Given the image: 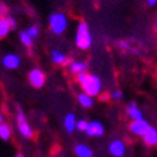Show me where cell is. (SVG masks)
I'll return each instance as SVG.
<instances>
[{
  "label": "cell",
  "mask_w": 157,
  "mask_h": 157,
  "mask_svg": "<svg viewBox=\"0 0 157 157\" xmlns=\"http://www.w3.org/2000/svg\"><path fill=\"white\" fill-rule=\"evenodd\" d=\"M149 126H150V124H149V122H147L146 119H140V121H132L130 124H129V132H130L132 135L142 137V136L144 135V132L147 130V128H149Z\"/></svg>",
  "instance_id": "6"
},
{
  "label": "cell",
  "mask_w": 157,
  "mask_h": 157,
  "mask_svg": "<svg viewBox=\"0 0 157 157\" xmlns=\"http://www.w3.org/2000/svg\"><path fill=\"white\" fill-rule=\"evenodd\" d=\"M16 122H17V130L18 133L24 137V139H33L34 130L31 128V124L29 123L26 115L23 113V110H18L17 116H16Z\"/></svg>",
  "instance_id": "4"
},
{
  "label": "cell",
  "mask_w": 157,
  "mask_h": 157,
  "mask_svg": "<svg viewBox=\"0 0 157 157\" xmlns=\"http://www.w3.org/2000/svg\"><path fill=\"white\" fill-rule=\"evenodd\" d=\"M47 82V75L43 70L40 68H33L29 72V84L34 88V89H41Z\"/></svg>",
  "instance_id": "5"
},
{
  "label": "cell",
  "mask_w": 157,
  "mask_h": 157,
  "mask_svg": "<svg viewBox=\"0 0 157 157\" xmlns=\"http://www.w3.org/2000/svg\"><path fill=\"white\" fill-rule=\"evenodd\" d=\"M85 133H86V136H89V137H101V136H103V133H105V126L98 121H92V122H89Z\"/></svg>",
  "instance_id": "8"
},
{
  "label": "cell",
  "mask_w": 157,
  "mask_h": 157,
  "mask_svg": "<svg viewBox=\"0 0 157 157\" xmlns=\"http://www.w3.org/2000/svg\"><path fill=\"white\" fill-rule=\"evenodd\" d=\"M74 153L77 157H94V153H92L91 147H88L84 143H78L74 147Z\"/></svg>",
  "instance_id": "15"
},
{
  "label": "cell",
  "mask_w": 157,
  "mask_h": 157,
  "mask_svg": "<svg viewBox=\"0 0 157 157\" xmlns=\"http://www.w3.org/2000/svg\"><path fill=\"white\" fill-rule=\"evenodd\" d=\"M142 140L149 147L157 146V129L153 128V126H149L147 130L144 132V135L142 136Z\"/></svg>",
  "instance_id": "10"
},
{
  "label": "cell",
  "mask_w": 157,
  "mask_h": 157,
  "mask_svg": "<svg viewBox=\"0 0 157 157\" xmlns=\"http://www.w3.org/2000/svg\"><path fill=\"white\" fill-rule=\"evenodd\" d=\"M110 98L113 99V101H119V99L123 98V92L119 91V89H115V91L110 92Z\"/></svg>",
  "instance_id": "22"
},
{
  "label": "cell",
  "mask_w": 157,
  "mask_h": 157,
  "mask_svg": "<svg viewBox=\"0 0 157 157\" xmlns=\"http://www.w3.org/2000/svg\"><path fill=\"white\" fill-rule=\"evenodd\" d=\"M14 157H24V156H23V154L21 153H18V154H16V156Z\"/></svg>",
  "instance_id": "27"
},
{
  "label": "cell",
  "mask_w": 157,
  "mask_h": 157,
  "mask_svg": "<svg viewBox=\"0 0 157 157\" xmlns=\"http://www.w3.org/2000/svg\"><path fill=\"white\" fill-rule=\"evenodd\" d=\"M48 26L51 33L55 36H61L67 31L68 29V17L67 14L58 11V13H52L50 17H48Z\"/></svg>",
  "instance_id": "3"
},
{
  "label": "cell",
  "mask_w": 157,
  "mask_h": 157,
  "mask_svg": "<svg viewBox=\"0 0 157 157\" xmlns=\"http://www.w3.org/2000/svg\"><path fill=\"white\" fill-rule=\"evenodd\" d=\"M77 81L79 84L81 89H82V92L91 95L92 98L101 95V92H102V81H101L99 77L89 72H82L79 75H77Z\"/></svg>",
  "instance_id": "1"
},
{
  "label": "cell",
  "mask_w": 157,
  "mask_h": 157,
  "mask_svg": "<svg viewBox=\"0 0 157 157\" xmlns=\"http://www.w3.org/2000/svg\"><path fill=\"white\" fill-rule=\"evenodd\" d=\"M7 20H9V24H10L11 30H14L16 27H17V23H16V20L13 17H7Z\"/></svg>",
  "instance_id": "23"
},
{
  "label": "cell",
  "mask_w": 157,
  "mask_h": 157,
  "mask_svg": "<svg viewBox=\"0 0 157 157\" xmlns=\"http://www.w3.org/2000/svg\"><path fill=\"white\" fill-rule=\"evenodd\" d=\"M2 123H4V116H3V113L0 112V124Z\"/></svg>",
  "instance_id": "25"
},
{
  "label": "cell",
  "mask_w": 157,
  "mask_h": 157,
  "mask_svg": "<svg viewBox=\"0 0 157 157\" xmlns=\"http://www.w3.org/2000/svg\"><path fill=\"white\" fill-rule=\"evenodd\" d=\"M146 4H147V7H154L157 4V0H146Z\"/></svg>",
  "instance_id": "24"
},
{
  "label": "cell",
  "mask_w": 157,
  "mask_h": 157,
  "mask_svg": "<svg viewBox=\"0 0 157 157\" xmlns=\"http://www.w3.org/2000/svg\"><path fill=\"white\" fill-rule=\"evenodd\" d=\"M51 61L55 65H67L70 62V58L65 52H62L61 50H52L51 51Z\"/></svg>",
  "instance_id": "13"
},
{
  "label": "cell",
  "mask_w": 157,
  "mask_h": 157,
  "mask_svg": "<svg viewBox=\"0 0 157 157\" xmlns=\"http://www.w3.org/2000/svg\"><path fill=\"white\" fill-rule=\"evenodd\" d=\"M68 68H70V72L72 74V75H79V74L82 72H86V62L85 61H81V59H78V61H71L70 65H68Z\"/></svg>",
  "instance_id": "14"
},
{
  "label": "cell",
  "mask_w": 157,
  "mask_h": 157,
  "mask_svg": "<svg viewBox=\"0 0 157 157\" xmlns=\"http://www.w3.org/2000/svg\"><path fill=\"white\" fill-rule=\"evenodd\" d=\"M88 124H89V122L88 121H85V119H79V121L77 122V130L85 133L86 129H88Z\"/></svg>",
  "instance_id": "21"
},
{
  "label": "cell",
  "mask_w": 157,
  "mask_h": 157,
  "mask_svg": "<svg viewBox=\"0 0 157 157\" xmlns=\"http://www.w3.org/2000/svg\"><path fill=\"white\" fill-rule=\"evenodd\" d=\"M75 45L79 50H89L92 45V34L88 23L85 21H79L75 31Z\"/></svg>",
  "instance_id": "2"
},
{
  "label": "cell",
  "mask_w": 157,
  "mask_h": 157,
  "mask_svg": "<svg viewBox=\"0 0 157 157\" xmlns=\"http://www.w3.org/2000/svg\"><path fill=\"white\" fill-rule=\"evenodd\" d=\"M109 153L113 157H123L126 154V144L119 139L112 140L109 143Z\"/></svg>",
  "instance_id": "9"
},
{
  "label": "cell",
  "mask_w": 157,
  "mask_h": 157,
  "mask_svg": "<svg viewBox=\"0 0 157 157\" xmlns=\"http://www.w3.org/2000/svg\"><path fill=\"white\" fill-rule=\"evenodd\" d=\"M20 64H21V58L14 52H9L2 58V65L6 70H17Z\"/></svg>",
  "instance_id": "7"
},
{
  "label": "cell",
  "mask_w": 157,
  "mask_h": 157,
  "mask_svg": "<svg viewBox=\"0 0 157 157\" xmlns=\"http://www.w3.org/2000/svg\"><path fill=\"white\" fill-rule=\"evenodd\" d=\"M10 31H11V27L9 24L7 17H0V40L6 38L10 34Z\"/></svg>",
  "instance_id": "17"
},
{
  "label": "cell",
  "mask_w": 157,
  "mask_h": 157,
  "mask_svg": "<svg viewBox=\"0 0 157 157\" xmlns=\"http://www.w3.org/2000/svg\"><path fill=\"white\" fill-rule=\"evenodd\" d=\"M154 29H156V31H157V16H156V18H154Z\"/></svg>",
  "instance_id": "26"
},
{
  "label": "cell",
  "mask_w": 157,
  "mask_h": 157,
  "mask_svg": "<svg viewBox=\"0 0 157 157\" xmlns=\"http://www.w3.org/2000/svg\"><path fill=\"white\" fill-rule=\"evenodd\" d=\"M18 38H20V43L24 45V47L30 48L31 45H33V38L30 37V34L27 33V30H24V31H20V34H18Z\"/></svg>",
  "instance_id": "19"
},
{
  "label": "cell",
  "mask_w": 157,
  "mask_h": 157,
  "mask_svg": "<svg viewBox=\"0 0 157 157\" xmlns=\"http://www.w3.org/2000/svg\"><path fill=\"white\" fill-rule=\"evenodd\" d=\"M27 33L30 34V37H31L33 40H36L37 37L40 36V27L36 26V24H33L31 27H29V29H27Z\"/></svg>",
  "instance_id": "20"
},
{
  "label": "cell",
  "mask_w": 157,
  "mask_h": 157,
  "mask_svg": "<svg viewBox=\"0 0 157 157\" xmlns=\"http://www.w3.org/2000/svg\"><path fill=\"white\" fill-rule=\"evenodd\" d=\"M77 116L75 113L70 112V113H67L65 117H64V129H65L67 133H74V132L77 130Z\"/></svg>",
  "instance_id": "11"
},
{
  "label": "cell",
  "mask_w": 157,
  "mask_h": 157,
  "mask_svg": "<svg viewBox=\"0 0 157 157\" xmlns=\"http://www.w3.org/2000/svg\"><path fill=\"white\" fill-rule=\"evenodd\" d=\"M77 101H78V103H79L82 108H85V109H89V108H92V106H94V103H95L94 98H92L91 95L85 94V92H81V94H78V95H77Z\"/></svg>",
  "instance_id": "16"
},
{
  "label": "cell",
  "mask_w": 157,
  "mask_h": 157,
  "mask_svg": "<svg viewBox=\"0 0 157 157\" xmlns=\"http://www.w3.org/2000/svg\"><path fill=\"white\" fill-rule=\"evenodd\" d=\"M126 112H128L129 117H130V121H140V119H144L143 117V112L140 109L137 103L136 102H130L126 108Z\"/></svg>",
  "instance_id": "12"
},
{
  "label": "cell",
  "mask_w": 157,
  "mask_h": 157,
  "mask_svg": "<svg viewBox=\"0 0 157 157\" xmlns=\"http://www.w3.org/2000/svg\"><path fill=\"white\" fill-rule=\"evenodd\" d=\"M11 135H13V129L9 123H2L0 124V139L7 142L11 139Z\"/></svg>",
  "instance_id": "18"
}]
</instances>
